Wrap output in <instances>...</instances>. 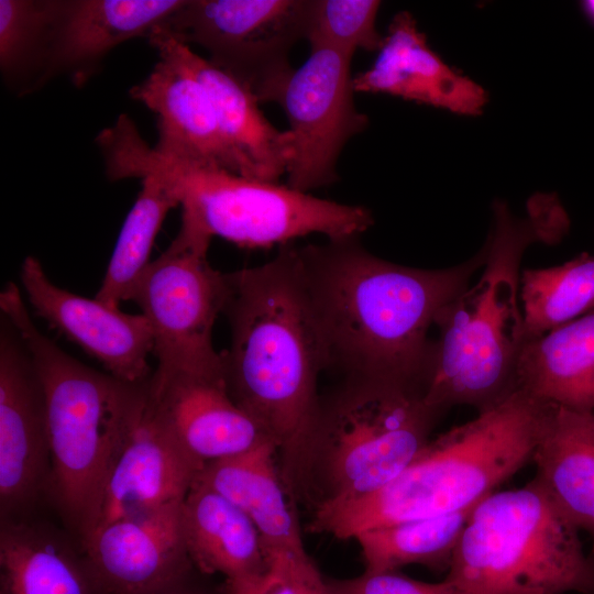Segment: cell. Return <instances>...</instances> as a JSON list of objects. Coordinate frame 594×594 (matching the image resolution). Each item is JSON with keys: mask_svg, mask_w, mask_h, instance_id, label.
Masks as SVG:
<instances>
[{"mask_svg": "<svg viewBox=\"0 0 594 594\" xmlns=\"http://www.w3.org/2000/svg\"><path fill=\"white\" fill-rule=\"evenodd\" d=\"M147 399L182 448L204 465L273 441L232 399L224 383L153 373Z\"/></svg>", "mask_w": 594, "mask_h": 594, "instance_id": "e0dca14e", "label": "cell"}, {"mask_svg": "<svg viewBox=\"0 0 594 594\" xmlns=\"http://www.w3.org/2000/svg\"><path fill=\"white\" fill-rule=\"evenodd\" d=\"M381 1L310 0L306 37L309 46L331 47L350 55L378 52L384 36L376 28Z\"/></svg>", "mask_w": 594, "mask_h": 594, "instance_id": "f546056e", "label": "cell"}, {"mask_svg": "<svg viewBox=\"0 0 594 594\" xmlns=\"http://www.w3.org/2000/svg\"><path fill=\"white\" fill-rule=\"evenodd\" d=\"M96 141L110 180L158 177L177 195L183 215L212 238L241 248L282 246L314 233L327 239L360 237L374 223L363 206L164 154L144 141L127 114Z\"/></svg>", "mask_w": 594, "mask_h": 594, "instance_id": "8992f818", "label": "cell"}, {"mask_svg": "<svg viewBox=\"0 0 594 594\" xmlns=\"http://www.w3.org/2000/svg\"><path fill=\"white\" fill-rule=\"evenodd\" d=\"M278 448L266 441L228 459L207 463L198 479L240 508L256 527L263 548L307 553L295 501L276 464Z\"/></svg>", "mask_w": 594, "mask_h": 594, "instance_id": "7402d4cb", "label": "cell"}, {"mask_svg": "<svg viewBox=\"0 0 594 594\" xmlns=\"http://www.w3.org/2000/svg\"><path fill=\"white\" fill-rule=\"evenodd\" d=\"M518 387L537 399L594 413V308L526 340L518 360Z\"/></svg>", "mask_w": 594, "mask_h": 594, "instance_id": "d4e9b609", "label": "cell"}, {"mask_svg": "<svg viewBox=\"0 0 594 594\" xmlns=\"http://www.w3.org/2000/svg\"><path fill=\"white\" fill-rule=\"evenodd\" d=\"M142 188L118 235L98 300L116 308L129 295L150 261L152 246L168 211L179 206L175 191L153 175L141 178Z\"/></svg>", "mask_w": 594, "mask_h": 594, "instance_id": "4316f807", "label": "cell"}, {"mask_svg": "<svg viewBox=\"0 0 594 594\" xmlns=\"http://www.w3.org/2000/svg\"><path fill=\"white\" fill-rule=\"evenodd\" d=\"M310 0H185L157 28L209 53L211 64L245 85L260 103L278 102L305 40Z\"/></svg>", "mask_w": 594, "mask_h": 594, "instance_id": "30bf717a", "label": "cell"}, {"mask_svg": "<svg viewBox=\"0 0 594 594\" xmlns=\"http://www.w3.org/2000/svg\"><path fill=\"white\" fill-rule=\"evenodd\" d=\"M333 594H468L454 583L419 581L398 571L363 572L345 580H327Z\"/></svg>", "mask_w": 594, "mask_h": 594, "instance_id": "4dcf8cb0", "label": "cell"}, {"mask_svg": "<svg viewBox=\"0 0 594 594\" xmlns=\"http://www.w3.org/2000/svg\"><path fill=\"white\" fill-rule=\"evenodd\" d=\"M295 554L297 553L286 551L270 552L263 570L240 578L224 579L219 594H297Z\"/></svg>", "mask_w": 594, "mask_h": 594, "instance_id": "1f68e13d", "label": "cell"}, {"mask_svg": "<svg viewBox=\"0 0 594 594\" xmlns=\"http://www.w3.org/2000/svg\"><path fill=\"white\" fill-rule=\"evenodd\" d=\"M187 578L188 576L153 594H204L195 588L189 587L186 584Z\"/></svg>", "mask_w": 594, "mask_h": 594, "instance_id": "836d02e7", "label": "cell"}, {"mask_svg": "<svg viewBox=\"0 0 594 594\" xmlns=\"http://www.w3.org/2000/svg\"><path fill=\"white\" fill-rule=\"evenodd\" d=\"M52 0H0V70L18 96L43 87Z\"/></svg>", "mask_w": 594, "mask_h": 594, "instance_id": "f1b7e54d", "label": "cell"}, {"mask_svg": "<svg viewBox=\"0 0 594 594\" xmlns=\"http://www.w3.org/2000/svg\"><path fill=\"white\" fill-rule=\"evenodd\" d=\"M204 466L182 448L147 399L108 480L98 527L183 503Z\"/></svg>", "mask_w": 594, "mask_h": 594, "instance_id": "d6986e66", "label": "cell"}, {"mask_svg": "<svg viewBox=\"0 0 594 594\" xmlns=\"http://www.w3.org/2000/svg\"><path fill=\"white\" fill-rule=\"evenodd\" d=\"M152 46L161 45L177 56L205 87L220 129L240 160L244 177L277 183L294 156L288 130H278L260 109L255 95L238 79L196 54L157 26L148 35Z\"/></svg>", "mask_w": 594, "mask_h": 594, "instance_id": "ffe728a7", "label": "cell"}, {"mask_svg": "<svg viewBox=\"0 0 594 594\" xmlns=\"http://www.w3.org/2000/svg\"><path fill=\"white\" fill-rule=\"evenodd\" d=\"M20 278L34 312L100 362L116 378L142 384L152 376L153 334L147 319L55 285L30 255Z\"/></svg>", "mask_w": 594, "mask_h": 594, "instance_id": "4fadbf2b", "label": "cell"}, {"mask_svg": "<svg viewBox=\"0 0 594 594\" xmlns=\"http://www.w3.org/2000/svg\"><path fill=\"white\" fill-rule=\"evenodd\" d=\"M352 57L331 47L310 46L308 58L283 88L277 103L294 142L287 185L296 190L308 193L337 182L342 150L367 129V116L354 103Z\"/></svg>", "mask_w": 594, "mask_h": 594, "instance_id": "8fae6325", "label": "cell"}, {"mask_svg": "<svg viewBox=\"0 0 594 594\" xmlns=\"http://www.w3.org/2000/svg\"><path fill=\"white\" fill-rule=\"evenodd\" d=\"M472 508L366 529L359 543L365 572L398 571L421 564L442 573L450 569Z\"/></svg>", "mask_w": 594, "mask_h": 594, "instance_id": "484cf974", "label": "cell"}, {"mask_svg": "<svg viewBox=\"0 0 594 594\" xmlns=\"http://www.w3.org/2000/svg\"><path fill=\"white\" fill-rule=\"evenodd\" d=\"M226 274L222 314L231 341L221 352L224 383L286 458L316 416L318 376L328 367L298 248L282 245L270 262Z\"/></svg>", "mask_w": 594, "mask_h": 594, "instance_id": "7a4b0ae2", "label": "cell"}, {"mask_svg": "<svg viewBox=\"0 0 594 594\" xmlns=\"http://www.w3.org/2000/svg\"><path fill=\"white\" fill-rule=\"evenodd\" d=\"M443 414L421 394L346 378L320 398L307 433L283 459L285 484L311 510L371 494L413 461Z\"/></svg>", "mask_w": 594, "mask_h": 594, "instance_id": "52a82bcc", "label": "cell"}, {"mask_svg": "<svg viewBox=\"0 0 594 594\" xmlns=\"http://www.w3.org/2000/svg\"><path fill=\"white\" fill-rule=\"evenodd\" d=\"M355 92L385 94L465 116L480 114L486 91L428 45L411 13L393 18L374 63L353 77Z\"/></svg>", "mask_w": 594, "mask_h": 594, "instance_id": "ac0fdd59", "label": "cell"}, {"mask_svg": "<svg viewBox=\"0 0 594 594\" xmlns=\"http://www.w3.org/2000/svg\"><path fill=\"white\" fill-rule=\"evenodd\" d=\"M531 462L534 479L568 520L590 535L594 551V413L552 403Z\"/></svg>", "mask_w": 594, "mask_h": 594, "instance_id": "603a6c76", "label": "cell"}, {"mask_svg": "<svg viewBox=\"0 0 594 594\" xmlns=\"http://www.w3.org/2000/svg\"><path fill=\"white\" fill-rule=\"evenodd\" d=\"M582 8L588 19L594 23V0L583 1Z\"/></svg>", "mask_w": 594, "mask_h": 594, "instance_id": "e575fe53", "label": "cell"}, {"mask_svg": "<svg viewBox=\"0 0 594 594\" xmlns=\"http://www.w3.org/2000/svg\"><path fill=\"white\" fill-rule=\"evenodd\" d=\"M521 300L526 340L540 337L594 308V255L562 265L525 270Z\"/></svg>", "mask_w": 594, "mask_h": 594, "instance_id": "83f0119b", "label": "cell"}, {"mask_svg": "<svg viewBox=\"0 0 594 594\" xmlns=\"http://www.w3.org/2000/svg\"><path fill=\"white\" fill-rule=\"evenodd\" d=\"M294 573L297 594H333L328 581L307 553L294 556Z\"/></svg>", "mask_w": 594, "mask_h": 594, "instance_id": "d6a6232c", "label": "cell"}, {"mask_svg": "<svg viewBox=\"0 0 594 594\" xmlns=\"http://www.w3.org/2000/svg\"><path fill=\"white\" fill-rule=\"evenodd\" d=\"M0 326V520H16L37 516L46 503L51 451L33 360L2 315Z\"/></svg>", "mask_w": 594, "mask_h": 594, "instance_id": "7c38bea8", "label": "cell"}, {"mask_svg": "<svg viewBox=\"0 0 594 594\" xmlns=\"http://www.w3.org/2000/svg\"><path fill=\"white\" fill-rule=\"evenodd\" d=\"M0 310L20 333L44 391L46 503L84 551L98 527L110 474L144 411L150 380L130 384L66 353L35 326L14 283L1 292Z\"/></svg>", "mask_w": 594, "mask_h": 594, "instance_id": "277c9868", "label": "cell"}, {"mask_svg": "<svg viewBox=\"0 0 594 594\" xmlns=\"http://www.w3.org/2000/svg\"><path fill=\"white\" fill-rule=\"evenodd\" d=\"M532 479L472 509L446 580L468 594H594V551Z\"/></svg>", "mask_w": 594, "mask_h": 594, "instance_id": "ba28073f", "label": "cell"}, {"mask_svg": "<svg viewBox=\"0 0 594 594\" xmlns=\"http://www.w3.org/2000/svg\"><path fill=\"white\" fill-rule=\"evenodd\" d=\"M211 239L182 215L177 235L147 264L129 295L128 300L136 302L150 323L157 359L153 373L157 376L224 383L222 355L213 348L212 329L223 310L227 274L208 261Z\"/></svg>", "mask_w": 594, "mask_h": 594, "instance_id": "9c48e42d", "label": "cell"}, {"mask_svg": "<svg viewBox=\"0 0 594 594\" xmlns=\"http://www.w3.org/2000/svg\"><path fill=\"white\" fill-rule=\"evenodd\" d=\"M328 367L426 396L440 309L482 267L484 250L457 266L421 270L366 251L359 237L298 248Z\"/></svg>", "mask_w": 594, "mask_h": 594, "instance_id": "6da1fadb", "label": "cell"}, {"mask_svg": "<svg viewBox=\"0 0 594 594\" xmlns=\"http://www.w3.org/2000/svg\"><path fill=\"white\" fill-rule=\"evenodd\" d=\"M493 215L481 276L435 320L440 336L425 400L444 413L455 405L483 413L519 392L518 360L526 342L518 301L521 257L532 243L558 242L570 224L554 195L531 198L525 218L495 200Z\"/></svg>", "mask_w": 594, "mask_h": 594, "instance_id": "3957f363", "label": "cell"}, {"mask_svg": "<svg viewBox=\"0 0 594 594\" xmlns=\"http://www.w3.org/2000/svg\"><path fill=\"white\" fill-rule=\"evenodd\" d=\"M188 557L199 572L234 579L263 570L268 561L251 519L198 476L182 504Z\"/></svg>", "mask_w": 594, "mask_h": 594, "instance_id": "cb8c5ba5", "label": "cell"}, {"mask_svg": "<svg viewBox=\"0 0 594 594\" xmlns=\"http://www.w3.org/2000/svg\"><path fill=\"white\" fill-rule=\"evenodd\" d=\"M182 504L95 530L82 552L103 594H153L189 575Z\"/></svg>", "mask_w": 594, "mask_h": 594, "instance_id": "5bb4252c", "label": "cell"}, {"mask_svg": "<svg viewBox=\"0 0 594 594\" xmlns=\"http://www.w3.org/2000/svg\"><path fill=\"white\" fill-rule=\"evenodd\" d=\"M0 594H103L64 529L33 516L0 520Z\"/></svg>", "mask_w": 594, "mask_h": 594, "instance_id": "44dd1931", "label": "cell"}, {"mask_svg": "<svg viewBox=\"0 0 594 594\" xmlns=\"http://www.w3.org/2000/svg\"><path fill=\"white\" fill-rule=\"evenodd\" d=\"M185 0H52L43 86L66 75L82 87L118 45L146 36Z\"/></svg>", "mask_w": 594, "mask_h": 594, "instance_id": "9a60e30c", "label": "cell"}, {"mask_svg": "<svg viewBox=\"0 0 594 594\" xmlns=\"http://www.w3.org/2000/svg\"><path fill=\"white\" fill-rule=\"evenodd\" d=\"M550 406L516 393L429 440L380 490L317 507L308 530L349 540L366 529L474 507L531 462Z\"/></svg>", "mask_w": 594, "mask_h": 594, "instance_id": "5b68a950", "label": "cell"}, {"mask_svg": "<svg viewBox=\"0 0 594 594\" xmlns=\"http://www.w3.org/2000/svg\"><path fill=\"white\" fill-rule=\"evenodd\" d=\"M153 47L160 59L148 76L131 88L130 96L157 117L158 141L154 147L180 160L244 176L202 84L169 50Z\"/></svg>", "mask_w": 594, "mask_h": 594, "instance_id": "2e32d148", "label": "cell"}]
</instances>
